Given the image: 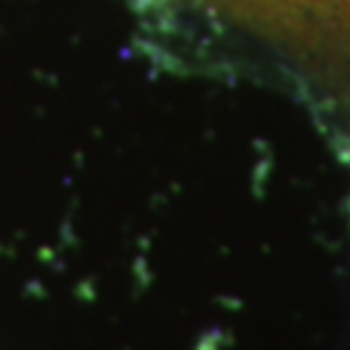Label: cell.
<instances>
[{
	"mask_svg": "<svg viewBox=\"0 0 350 350\" xmlns=\"http://www.w3.org/2000/svg\"><path fill=\"white\" fill-rule=\"evenodd\" d=\"M153 29L185 18L231 29L309 73L350 78V0H133Z\"/></svg>",
	"mask_w": 350,
	"mask_h": 350,
	"instance_id": "1",
	"label": "cell"
}]
</instances>
